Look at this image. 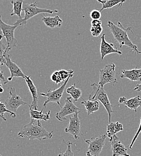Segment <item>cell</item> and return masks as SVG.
Here are the masks:
<instances>
[{"label": "cell", "mask_w": 141, "mask_h": 156, "mask_svg": "<svg viewBox=\"0 0 141 156\" xmlns=\"http://www.w3.org/2000/svg\"><path fill=\"white\" fill-rule=\"evenodd\" d=\"M119 103H123L126 107L133 109L135 112L139 107H141V98L139 96L130 99H127L125 97H121L119 99Z\"/></svg>", "instance_id": "cell-16"}, {"label": "cell", "mask_w": 141, "mask_h": 156, "mask_svg": "<svg viewBox=\"0 0 141 156\" xmlns=\"http://www.w3.org/2000/svg\"><path fill=\"white\" fill-rule=\"evenodd\" d=\"M102 27H91L90 31L94 37H98L102 31Z\"/></svg>", "instance_id": "cell-29"}, {"label": "cell", "mask_w": 141, "mask_h": 156, "mask_svg": "<svg viewBox=\"0 0 141 156\" xmlns=\"http://www.w3.org/2000/svg\"><path fill=\"white\" fill-rule=\"evenodd\" d=\"M59 75L62 79V81H65L68 78H72L74 75L73 70H61L59 71Z\"/></svg>", "instance_id": "cell-25"}, {"label": "cell", "mask_w": 141, "mask_h": 156, "mask_svg": "<svg viewBox=\"0 0 141 156\" xmlns=\"http://www.w3.org/2000/svg\"><path fill=\"white\" fill-rule=\"evenodd\" d=\"M6 112H8L10 114V116L13 118H15L17 115H16V114L15 113H13L11 111H10L9 110H8L4 104V103H2L1 102V100L0 98V115L1 116H3L4 117V114L6 113Z\"/></svg>", "instance_id": "cell-27"}, {"label": "cell", "mask_w": 141, "mask_h": 156, "mask_svg": "<svg viewBox=\"0 0 141 156\" xmlns=\"http://www.w3.org/2000/svg\"><path fill=\"white\" fill-rule=\"evenodd\" d=\"M0 118H2L3 120H4L5 121H7V119H6V118L5 117H3V116H1V115H0Z\"/></svg>", "instance_id": "cell-37"}, {"label": "cell", "mask_w": 141, "mask_h": 156, "mask_svg": "<svg viewBox=\"0 0 141 156\" xmlns=\"http://www.w3.org/2000/svg\"><path fill=\"white\" fill-rule=\"evenodd\" d=\"M4 64L7 66L10 72V76L7 79L8 81H11L13 78H22L24 79L26 78V76L23 73L20 67L15 61L11 59L10 55L8 53H7L4 56Z\"/></svg>", "instance_id": "cell-11"}, {"label": "cell", "mask_w": 141, "mask_h": 156, "mask_svg": "<svg viewBox=\"0 0 141 156\" xmlns=\"http://www.w3.org/2000/svg\"><path fill=\"white\" fill-rule=\"evenodd\" d=\"M81 104L85 106L86 110L87 112V115H90L95 112L98 111L100 108V103L98 100H84L81 101Z\"/></svg>", "instance_id": "cell-21"}, {"label": "cell", "mask_w": 141, "mask_h": 156, "mask_svg": "<svg viewBox=\"0 0 141 156\" xmlns=\"http://www.w3.org/2000/svg\"><path fill=\"white\" fill-rule=\"evenodd\" d=\"M121 78H126L132 82L141 81V69L123 70L121 72Z\"/></svg>", "instance_id": "cell-17"}, {"label": "cell", "mask_w": 141, "mask_h": 156, "mask_svg": "<svg viewBox=\"0 0 141 156\" xmlns=\"http://www.w3.org/2000/svg\"><path fill=\"white\" fill-rule=\"evenodd\" d=\"M10 2L13 5V12L10 14V16L17 15L20 19H22L21 12H22V7L24 1L22 0H12Z\"/></svg>", "instance_id": "cell-22"}, {"label": "cell", "mask_w": 141, "mask_h": 156, "mask_svg": "<svg viewBox=\"0 0 141 156\" xmlns=\"http://www.w3.org/2000/svg\"><path fill=\"white\" fill-rule=\"evenodd\" d=\"M134 90H135V91H138V92L141 91V83L137 85L135 87V88H134Z\"/></svg>", "instance_id": "cell-35"}, {"label": "cell", "mask_w": 141, "mask_h": 156, "mask_svg": "<svg viewBox=\"0 0 141 156\" xmlns=\"http://www.w3.org/2000/svg\"><path fill=\"white\" fill-rule=\"evenodd\" d=\"M107 27L110 29L115 40L120 44L121 48L125 45L130 48L132 52L138 54H141V52L138 49L136 45L134 44L132 42L128 36V31H131L133 33L132 27L125 28L120 22H118V25H116L114 23L110 20L107 22Z\"/></svg>", "instance_id": "cell-2"}, {"label": "cell", "mask_w": 141, "mask_h": 156, "mask_svg": "<svg viewBox=\"0 0 141 156\" xmlns=\"http://www.w3.org/2000/svg\"><path fill=\"white\" fill-rule=\"evenodd\" d=\"M90 17L92 20H100L101 17V12L98 10L94 9L90 13Z\"/></svg>", "instance_id": "cell-31"}, {"label": "cell", "mask_w": 141, "mask_h": 156, "mask_svg": "<svg viewBox=\"0 0 141 156\" xmlns=\"http://www.w3.org/2000/svg\"><path fill=\"white\" fill-rule=\"evenodd\" d=\"M97 1L102 4V8L100 10L101 12L104 9H111L117 5H119V7H121L122 4L125 2V1H117V0H109V1L98 0Z\"/></svg>", "instance_id": "cell-23"}, {"label": "cell", "mask_w": 141, "mask_h": 156, "mask_svg": "<svg viewBox=\"0 0 141 156\" xmlns=\"http://www.w3.org/2000/svg\"><path fill=\"white\" fill-rule=\"evenodd\" d=\"M36 4H37V1L33 3H30V4L24 2L23 4V7H22V11L25 12L24 17L22 19H20L17 20L15 22L13 25L20 26L22 25H25L26 24L27 20H30L32 18L40 13L53 14V13H58L59 12L58 10L41 9L39 7H38L36 6Z\"/></svg>", "instance_id": "cell-3"}, {"label": "cell", "mask_w": 141, "mask_h": 156, "mask_svg": "<svg viewBox=\"0 0 141 156\" xmlns=\"http://www.w3.org/2000/svg\"><path fill=\"white\" fill-rule=\"evenodd\" d=\"M9 93L10 96L6 100L4 104L8 110L16 114L18 109L20 106L26 105L27 103L17 94L15 88L11 87L10 88Z\"/></svg>", "instance_id": "cell-10"}, {"label": "cell", "mask_w": 141, "mask_h": 156, "mask_svg": "<svg viewBox=\"0 0 141 156\" xmlns=\"http://www.w3.org/2000/svg\"><path fill=\"white\" fill-rule=\"evenodd\" d=\"M92 27H100L102 26V21L101 20H92L91 21Z\"/></svg>", "instance_id": "cell-33"}, {"label": "cell", "mask_w": 141, "mask_h": 156, "mask_svg": "<svg viewBox=\"0 0 141 156\" xmlns=\"http://www.w3.org/2000/svg\"><path fill=\"white\" fill-rule=\"evenodd\" d=\"M141 132V122H140V124H139V128H138V130H137V132H136V134H135V136L133 137V140H132V142H131V144H130V146H129V148L130 149H132V148H133V145H134V144H135V141L136 140V139H137V138L139 136V134H140V133Z\"/></svg>", "instance_id": "cell-32"}, {"label": "cell", "mask_w": 141, "mask_h": 156, "mask_svg": "<svg viewBox=\"0 0 141 156\" xmlns=\"http://www.w3.org/2000/svg\"><path fill=\"white\" fill-rule=\"evenodd\" d=\"M111 144L112 156H130L127 153V148L122 144L119 137L117 135L109 139Z\"/></svg>", "instance_id": "cell-13"}, {"label": "cell", "mask_w": 141, "mask_h": 156, "mask_svg": "<svg viewBox=\"0 0 141 156\" xmlns=\"http://www.w3.org/2000/svg\"><path fill=\"white\" fill-rule=\"evenodd\" d=\"M2 87V85H1V81H0V87Z\"/></svg>", "instance_id": "cell-38"}, {"label": "cell", "mask_w": 141, "mask_h": 156, "mask_svg": "<svg viewBox=\"0 0 141 156\" xmlns=\"http://www.w3.org/2000/svg\"><path fill=\"white\" fill-rule=\"evenodd\" d=\"M91 87L93 90L92 92L91 93L88 99L91 100H99L101 102L108 113L109 122V123H110L111 115L113 112V111H112L113 105L110 103L106 92L104 90V88H100L98 87V83H94L91 84Z\"/></svg>", "instance_id": "cell-4"}, {"label": "cell", "mask_w": 141, "mask_h": 156, "mask_svg": "<svg viewBox=\"0 0 141 156\" xmlns=\"http://www.w3.org/2000/svg\"><path fill=\"white\" fill-rule=\"evenodd\" d=\"M124 129L123 125L119 122H110L107 126V133L106 135L111 139L113 137L116 136V134Z\"/></svg>", "instance_id": "cell-19"}, {"label": "cell", "mask_w": 141, "mask_h": 156, "mask_svg": "<svg viewBox=\"0 0 141 156\" xmlns=\"http://www.w3.org/2000/svg\"><path fill=\"white\" fill-rule=\"evenodd\" d=\"M7 46L2 43V40L0 41V64L1 66L4 65V56L5 55L8 53L6 51Z\"/></svg>", "instance_id": "cell-28"}, {"label": "cell", "mask_w": 141, "mask_h": 156, "mask_svg": "<svg viewBox=\"0 0 141 156\" xmlns=\"http://www.w3.org/2000/svg\"><path fill=\"white\" fill-rule=\"evenodd\" d=\"M25 82L27 84V86L28 87V89L32 94V98H33V101L30 105L34 110H38V102L39 100V98H38V91H37L36 87L35 85L33 80L31 79L30 76H26V78L25 79Z\"/></svg>", "instance_id": "cell-15"}, {"label": "cell", "mask_w": 141, "mask_h": 156, "mask_svg": "<svg viewBox=\"0 0 141 156\" xmlns=\"http://www.w3.org/2000/svg\"><path fill=\"white\" fill-rule=\"evenodd\" d=\"M117 82L115 64H108L100 70V80L98 83L100 88H104V86L107 83L114 85Z\"/></svg>", "instance_id": "cell-6"}, {"label": "cell", "mask_w": 141, "mask_h": 156, "mask_svg": "<svg viewBox=\"0 0 141 156\" xmlns=\"http://www.w3.org/2000/svg\"><path fill=\"white\" fill-rule=\"evenodd\" d=\"M106 137V134H104L97 137H92L90 139H84L85 142L88 144L86 156H100L104 146Z\"/></svg>", "instance_id": "cell-7"}, {"label": "cell", "mask_w": 141, "mask_h": 156, "mask_svg": "<svg viewBox=\"0 0 141 156\" xmlns=\"http://www.w3.org/2000/svg\"><path fill=\"white\" fill-rule=\"evenodd\" d=\"M29 110H30V115L31 119L36 120V121H48L50 119V113L51 111H48L47 113L43 114V109L40 111H38V110H34L31 105H28Z\"/></svg>", "instance_id": "cell-18"}, {"label": "cell", "mask_w": 141, "mask_h": 156, "mask_svg": "<svg viewBox=\"0 0 141 156\" xmlns=\"http://www.w3.org/2000/svg\"><path fill=\"white\" fill-rule=\"evenodd\" d=\"M106 34H104L101 36V41L100 44V54H101V60L102 61L104 58L111 54H118L122 55V53L120 51L118 50L113 43H109L106 41L105 39Z\"/></svg>", "instance_id": "cell-14"}, {"label": "cell", "mask_w": 141, "mask_h": 156, "mask_svg": "<svg viewBox=\"0 0 141 156\" xmlns=\"http://www.w3.org/2000/svg\"><path fill=\"white\" fill-rule=\"evenodd\" d=\"M3 91H4V89H3L2 87H0V93H2Z\"/></svg>", "instance_id": "cell-36"}, {"label": "cell", "mask_w": 141, "mask_h": 156, "mask_svg": "<svg viewBox=\"0 0 141 156\" xmlns=\"http://www.w3.org/2000/svg\"><path fill=\"white\" fill-rule=\"evenodd\" d=\"M63 141L64 142H65L64 140H63ZM65 143L67 145V149H66V151L65 153L61 152L60 154L58 156H74V153L72 151V145L74 144L71 141H68V142H65Z\"/></svg>", "instance_id": "cell-26"}, {"label": "cell", "mask_w": 141, "mask_h": 156, "mask_svg": "<svg viewBox=\"0 0 141 156\" xmlns=\"http://www.w3.org/2000/svg\"><path fill=\"white\" fill-rule=\"evenodd\" d=\"M51 79L53 82H55L56 84H60L62 82V79L59 75V71L54 72L51 76Z\"/></svg>", "instance_id": "cell-30"}, {"label": "cell", "mask_w": 141, "mask_h": 156, "mask_svg": "<svg viewBox=\"0 0 141 156\" xmlns=\"http://www.w3.org/2000/svg\"><path fill=\"white\" fill-rule=\"evenodd\" d=\"M42 21L45 25L50 28H54L56 27H61L63 20L59 16H56L54 17L44 16L42 18Z\"/></svg>", "instance_id": "cell-20"}, {"label": "cell", "mask_w": 141, "mask_h": 156, "mask_svg": "<svg viewBox=\"0 0 141 156\" xmlns=\"http://www.w3.org/2000/svg\"><path fill=\"white\" fill-rule=\"evenodd\" d=\"M0 156H1V154H0Z\"/></svg>", "instance_id": "cell-39"}, {"label": "cell", "mask_w": 141, "mask_h": 156, "mask_svg": "<svg viewBox=\"0 0 141 156\" xmlns=\"http://www.w3.org/2000/svg\"><path fill=\"white\" fill-rule=\"evenodd\" d=\"M1 64H0V78H1L3 81H4V84H6L9 81H8L7 80H6L5 77H4V74H3V72H2V70H1Z\"/></svg>", "instance_id": "cell-34"}, {"label": "cell", "mask_w": 141, "mask_h": 156, "mask_svg": "<svg viewBox=\"0 0 141 156\" xmlns=\"http://www.w3.org/2000/svg\"><path fill=\"white\" fill-rule=\"evenodd\" d=\"M83 111L78 108L73 102L72 98L69 97L66 98L65 105L61 108V110L56 114V118L60 121L66 120V117L71 114L80 113Z\"/></svg>", "instance_id": "cell-9"}, {"label": "cell", "mask_w": 141, "mask_h": 156, "mask_svg": "<svg viewBox=\"0 0 141 156\" xmlns=\"http://www.w3.org/2000/svg\"><path fill=\"white\" fill-rule=\"evenodd\" d=\"M19 26L10 25L4 22L0 15V30L3 37H5L7 41L6 51L8 52L14 47H17V40L15 37V31Z\"/></svg>", "instance_id": "cell-5"}, {"label": "cell", "mask_w": 141, "mask_h": 156, "mask_svg": "<svg viewBox=\"0 0 141 156\" xmlns=\"http://www.w3.org/2000/svg\"><path fill=\"white\" fill-rule=\"evenodd\" d=\"M79 114V113H76L74 114L73 117H69V126L65 129L66 133L71 135L76 140H79L80 137L81 123Z\"/></svg>", "instance_id": "cell-12"}, {"label": "cell", "mask_w": 141, "mask_h": 156, "mask_svg": "<svg viewBox=\"0 0 141 156\" xmlns=\"http://www.w3.org/2000/svg\"><path fill=\"white\" fill-rule=\"evenodd\" d=\"M70 78H68L59 88L54 90H48L46 93H40V95L45 98V101L43 105L44 108H46V105L48 103H56L61 108V98H62L63 92Z\"/></svg>", "instance_id": "cell-8"}, {"label": "cell", "mask_w": 141, "mask_h": 156, "mask_svg": "<svg viewBox=\"0 0 141 156\" xmlns=\"http://www.w3.org/2000/svg\"><path fill=\"white\" fill-rule=\"evenodd\" d=\"M76 83H75L72 86H70L66 90V93L71 96L75 101H77L82 95V91L80 89L76 87Z\"/></svg>", "instance_id": "cell-24"}, {"label": "cell", "mask_w": 141, "mask_h": 156, "mask_svg": "<svg viewBox=\"0 0 141 156\" xmlns=\"http://www.w3.org/2000/svg\"><path fill=\"white\" fill-rule=\"evenodd\" d=\"M18 136L27 139L28 140L38 139L39 140L50 139L53 136V132H48L42 126L40 121L31 119L30 122L22 126Z\"/></svg>", "instance_id": "cell-1"}]
</instances>
